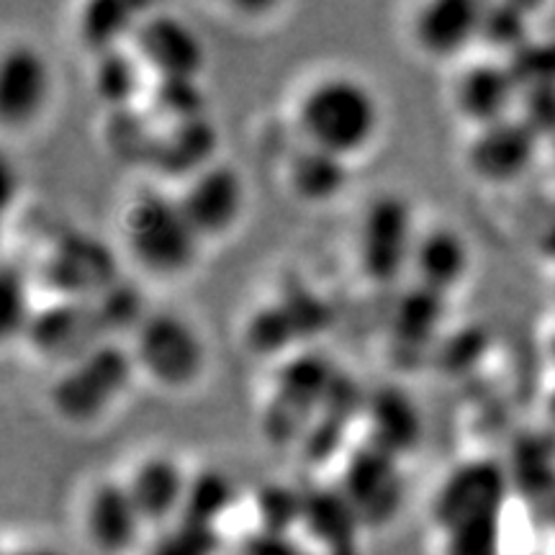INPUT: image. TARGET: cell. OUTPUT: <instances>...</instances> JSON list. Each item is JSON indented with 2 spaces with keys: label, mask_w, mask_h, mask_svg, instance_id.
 <instances>
[{
  "label": "cell",
  "mask_w": 555,
  "mask_h": 555,
  "mask_svg": "<svg viewBox=\"0 0 555 555\" xmlns=\"http://www.w3.org/2000/svg\"><path fill=\"white\" fill-rule=\"evenodd\" d=\"M470 268H474V249L461 229L453 224L420 227L412 268H409L414 286L450 298L466 283Z\"/></svg>",
  "instance_id": "19"
},
{
  "label": "cell",
  "mask_w": 555,
  "mask_h": 555,
  "mask_svg": "<svg viewBox=\"0 0 555 555\" xmlns=\"http://www.w3.org/2000/svg\"><path fill=\"white\" fill-rule=\"evenodd\" d=\"M144 5L127 0H88L80 3L73 18L75 41L88 60L129 47L134 39Z\"/></svg>",
  "instance_id": "23"
},
{
  "label": "cell",
  "mask_w": 555,
  "mask_h": 555,
  "mask_svg": "<svg viewBox=\"0 0 555 555\" xmlns=\"http://www.w3.org/2000/svg\"><path fill=\"white\" fill-rule=\"evenodd\" d=\"M543 159V142L517 116L470 129L463 147V168L491 189H506L530 176Z\"/></svg>",
  "instance_id": "8"
},
{
  "label": "cell",
  "mask_w": 555,
  "mask_h": 555,
  "mask_svg": "<svg viewBox=\"0 0 555 555\" xmlns=\"http://www.w3.org/2000/svg\"><path fill=\"white\" fill-rule=\"evenodd\" d=\"M204 242L193 232L176 191H137L121 211V255L152 281H180L196 268Z\"/></svg>",
  "instance_id": "2"
},
{
  "label": "cell",
  "mask_w": 555,
  "mask_h": 555,
  "mask_svg": "<svg viewBox=\"0 0 555 555\" xmlns=\"http://www.w3.org/2000/svg\"><path fill=\"white\" fill-rule=\"evenodd\" d=\"M504 515L476 517L442 532V555H504Z\"/></svg>",
  "instance_id": "31"
},
{
  "label": "cell",
  "mask_w": 555,
  "mask_h": 555,
  "mask_svg": "<svg viewBox=\"0 0 555 555\" xmlns=\"http://www.w3.org/2000/svg\"><path fill=\"white\" fill-rule=\"evenodd\" d=\"M34 281L62 301H95L121 281L119 253L95 234L67 229L44 247Z\"/></svg>",
  "instance_id": "5"
},
{
  "label": "cell",
  "mask_w": 555,
  "mask_h": 555,
  "mask_svg": "<svg viewBox=\"0 0 555 555\" xmlns=\"http://www.w3.org/2000/svg\"><path fill=\"white\" fill-rule=\"evenodd\" d=\"M509 65L515 67L522 86L525 82H551L555 86V34H538L535 41Z\"/></svg>",
  "instance_id": "33"
},
{
  "label": "cell",
  "mask_w": 555,
  "mask_h": 555,
  "mask_svg": "<svg viewBox=\"0 0 555 555\" xmlns=\"http://www.w3.org/2000/svg\"><path fill=\"white\" fill-rule=\"evenodd\" d=\"M219 142V129L211 116L159 127L147 170L178 189L185 180L198 176L201 170L221 159Z\"/></svg>",
  "instance_id": "20"
},
{
  "label": "cell",
  "mask_w": 555,
  "mask_h": 555,
  "mask_svg": "<svg viewBox=\"0 0 555 555\" xmlns=\"http://www.w3.org/2000/svg\"><path fill=\"white\" fill-rule=\"evenodd\" d=\"M448 298L429 294V291L412 286L404 296L399 298L397 309H393L391 319V335L397 339L404 352H422L440 330L442 317H446Z\"/></svg>",
  "instance_id": "27"
},
{
  "label": "cell",
  "mask_w": 555,
  "mask_h": 555,
  "mask_svg": "<svg viewBox=\"0 0 555 555\" xmlns=\"http://www.w3.org/2000/svg\"><path fill=\"white\" fill-rule=\"evenodd\" d=\"M535 37V11L522 3H483L478 44L486 50V57L517 60Z\"/></svg>",
  "instance_id": "26"
},
{
  "label": "cell",
  "mask_w": 555,
  "mask_h": 555,
  "mask_svg": "<svg viewBox=\"0 0 555 555\" xmlns=\"http://www.w3.org/2000/svg\"><path fill=\"white\" fill-rule=\"evenodd\" d=\"M335 486L360 527H384L393 522L404 502L401 461L367 442L347 453L343 474Z\"/></svg>",
  "instance_id": "11"
},
{
  "label": "cell",
  "mask_w": 555,
  "mask_h": 555,
  "mask_svg": "<svg viewBox=\"0 0 555 555\" xmlns=\"http://www.w3.org/2000/svg\"><path fill=\"white\" fill-rule=\"evenodd\" d=\"M363 425L367 446L384 450L397 461L412 455L422 440L420 406L397 386H380L363 401Z\"/></svg>",
  "instance_id": "21"
},
{
  "label": "cell",
  "mask_w": 555,
  "mask_h": 555,
  "mask_svg": "<svg viewBox=\"0 0 555 555\" xmlns=\"http://www.w3.org/2000/svg\"><path fill=\"white\" fill-rule=\"evenodd\" d=\"M157 124L144 106L103 111L101 147L121 168H150L157 142Z\"/></svg>",
  "instance_id": "25"
},
{
  "label": "cell",
  "mask_w": 555,
  "mask_h": 555,
  "mask_svg": "<svg viewBox=\"0 0 555 555\" xmlns=\"http://www.w3.org/2000/svg\"><path fill=\"white\" fill-rule=\"evenodd\" d=\"M416 234L414 211L399 193H378L360 214L356 232V262L360 275L386 288L409 275Z\"/></svg>",
  "instance_id": "6"
},
{
  "label": "cell",
  "mask_w": 555,
  "mask_h": 555,
  "mask_svg": "<svg viewBox=\"0 0 555 555\" xmlns=\"http://www.w3.org/2000/svg\"><path fill=\"white\" fill-rule=\"evenodd\" d=\"M517 119L535 131L540 142L555 137V86L551 82H525L519 90Z\"/></svg>",
  "instance_id": "32"
},
{
  "label": "cell",
  "mask_w": 555,
  "mask_h": 555,
  "mask_svg": "<svg viewBox=\"0 0 555 555\" xmlns=\"http://www.w3.org/2000/svg\"><path fill=\"white\" fill-rule=\"evenodd\" d=\"M543 159H551V165H553V170H555V137H551L543 144Z\"/></svg>",
  "instance_id": "39"
},
{
  "label": "cell",
  "mask_w": 555,
  "mask_h": 555,
  "mask_svg": "<svg viewBox=\"0 0 555 555\" xmlns=\"http://www.w3.org/2000/svg\"><path fill=\"white\" fill-rule=\"evenodd\" d=\"M142 106L157 127H170L208 116V95L201 80L152 78Z\"/></svg>",
  "instance_id": "28"
},
{
  "label": "cell",
  "mask_w": 555,
  "mask_h": 555,
  "mask_svg": "<svg viewBox=\"0 0 555 555\" xmlns=\"http://www.w3.org/2000/svg\"><path fill=\"white\" fill-rule=\"evenodd\" d=\"M176 196L204 245L227 240L247 214L245 176L237 165L227 159H217L198 176L178 185Z\"/></svg>",
  "instance_id": "9"
},
{
  "label": "cell",
  "mask_w": 555,
  "mask_h": 555,
  "mask_svg": "<svg viewBox=\"0 0 555 555\" xmlns=\"http://www.w3.org/2000/svg\"><path fill=\"white\" fill-rule=\"evenodd\" d=\"M384 111L376 90L350 73H324L298 90L294 127L298 142L352 163L373 147Z\"/></svg>",
  "instance_id": "1"
},
{
  "label": "cell",
  "mask_w": 555,
  "mask_h": 555,
  "mask_svg": "<svg viewBox=\"0 0 555 555\" xmlns=\"http://www.w3.org/2000/svg\"><path fill=\"white\" fill-rule=\"evenodd\" d=\"M545 515H547V522H551V527L555 530V499L545 506Z\"/></svg>",
  "instance_id": "40"
},
{
  "label": "cell",
  "mask_w": 555,
  "mask_h": 555,
  "mask_svg": "<svg viewBox=\"0 0 555 555\" xmlns=\"http://www.w3.org/2000/svg\"><path fill=\"white\" fill-rule=\"evenodd\" d=\"M150 82V69L131 44L88 60V88L103 111L142 106Z\"/></svg>",
  "instance_id": "24"
},
{
  "label": "cell",
  "mask_w": 555,
  "mask_h": 555,
  "mask_svg": "<svg viewBox=\"0 0 555 555\" xmlns=\"http://www.w3.org/2000/svg\"><path fill=\"white\" fill-rule=\"evenodd\" d=\"M483 3L478 0H427L409 18V39L422 57L455 62L481 37Z\"/></svg>",
  "instance_id": "17"
},
{
  "label": "cell",
  "mask_w": 555,
  "mask_h": 555,
  "mask_svg": "<svg viewBox=\"0 0 555 555\" xmlns=\"http://www.w3.org/2000/svg\"><path fill=\"white\" fill-rule=\"evenodd\" d=\"M545 358H547V363H551L553 373H555V324H553V330L547 332V339H545Z\"/></svg>",
  "instance_id": "38"
},
{
  "label": "cell",
  "mask_w": 555,
  "mask_h": 555,
  "mask_svg": "<svg viewBox=\"0 0 555 555\" xmlns=\"http://www.w3.org/2000/svg\"><path fill=\"white\" fill-rule=\"evenodd\" d=\"M522 82L515 67L496 57H481L457 69L453 82V108L470 129L512 119Z\"/></svg>",
  "instance_id": "16"
},
{
  "label": "cell",
  "mask_w": 555,
  "mask_h": 555,
  "mask_svg": "<svg viewBox=\"0 0 555 555\" xmlns=\"http://www.w3.org/2000/svg\"><path fill=\"white\" fill-rule=\"evenodd\" d=\"M350 163L311 144L298 142L283 165L286 191L304 206H327L350 185Z\"/></svg>",
  "instance_id": "22"
},
{
  "label": "cell",
  "mask_w": 555,
  "mask_h": 555,
  "mask_svg": "<svg viewBox=\"0 0 555 555\" xmlns=\"http://www.w3.org/2000/svg\"><path fill=\"white\" fill-rule=\"evenodd\" d=\"M82 532L95 553L129 555L150 530L124 478H99L82 499Z\"/></svg>",
  "instance_id": "15"
},
{
  "label": "cell",
  "mask_w": 555,
  "mask_h": 555,
  "mask_svg": "<svg viewBox=\"0 0 555 555\" xmlns=\"http://www.w3.org/2000/svg\"><path fill=\"white\" fill-rule=\"evenodd\" d=\"M121 478L147 527L180 522L189 499L191 474L180 466L176 455L147 453L137 457Z\"/></svg>",
  "instance_id": "18"
},
{
  "label": "cell",
  "mask_w": 555,
  "mask_h": 555,
  "mask_svg": "<svg viewBox=\"0 0 555 555\" xmlns=\"http://www.w3.org/2000/svg\"><path fill=\"white\" fill-rule=\"evenodd\" d=\"M509 494L512 483L506 468L499 466L496 461L476 457V461L450 470L437 489L429 515H433L437 530L446 532L450 527L468 522V519L504 515Z\"/></svg>",
  "instance_id": "14"
},
{
  "label": "cell",
  "mask_w": 555,
  "mask_h": 555,
  "mask_svg": "<svg viewBox=\"0 0 555 555\" xmlns=\"http://www.w3.org/2000/svg\"><path fill=\"white\" fill-rule=\"evenodd\" d=\"M34 275L16 262L5 260L3 273H0V327H3L5 339H24L29 330L37 304H34Z\"/></svg>",
  "instance_id": "29"
},
{
  "label": "cell",
  "mask_w": 555,
  "mask_h": 555,
  "mask_svg": "<svg viewBox=\"0 0 555 555\" xmlns=\"http://www.w3.org/2000/svg\"><path fill=\"white\" fill-rule=\"evenodd\" d=\"M5 555H65L52 545H18L16 551H9Z\"/></svg>",
  "instance_id": "36"
},
{
  "label": "cell",
  "mask_w": 555,
  "mask_h": 555,
  "mask_svg": "<svg viewBox=\"0 0 555 555\" xmlns=\"http://www.w3.org/2000/svg\"><path fill=\"white\" fill-rule=\"evenodd\" d=\"M538 249H540V255H543L545 260L555 262V214H553L551 219H547V224L543 227V232H540Z\"/></svg>",
  "instance_id": "35"
},
{
  "label": "cell",
  "mask_w": 555,
  "mask_h": 555,
  "mask_svg": "<svg viewBox=\"0 0 555 555\" xmlns=\"http://www.w3.org/2000/svg\"><path fill=\"white\" fill-rule=\"evenodd\" d=\"M134 378L137 365L129 345L106 343L78 363L60 367L47 401L54 416L67 427L88 429L101 425L121 404Z\"/></svg>",
  "instance_id": "3"
},
{
  "label": "cell",
  "mask_w": 555,
  "mask_h": 555,
  "mask_svg": "<svg viewBox=\"0 0 555 555\" xmlns=\"http://www.w3.org/2000/svg\"><path fill=\"white\" fill-rule=\"evenodd\" d=\"M176 525V530L168 532V538L159 543L155 555H211L217 530L183 522V519Z\"/></svg>",
  "instance_id": "34"
},
{
  "label": "cell",
  "mask_w": 555,
  "mask_h": 555,
  "mask_svg": "<svg viewBox=\"0 0 555 555\" xmlns=\"http://www.w3.org/2000/svg\"><path fill=\"white\" fill-rule=\"evenodd\" d=\"M137 376L168 393H185L201 384L208 347L196 324L178 311H150L129 337Z\"/></svg>",
  "instance_id": "4"
},
{
  "label": "cell",
  "mask_w": 555,
  "mask_h": 555,
  "mask_svg": "<svg viewBox=\"0 0 555 555\" xmlns=\"http://www.w3.org/2000/svg\"><path fill=\"white\" fill-rule=\"evenodd\" d=\"M237 491H234L232 478L221 470H201V474H191L189 483V499H185L183 522L208 527L217 530V519L224 512L232 509Z\"/></svg>",
  "instance_id": "30"
},
{
  "label": "cell",
  "mask_w": 555,
  "mask_h": 555,
  "mask_svg": "<svg viewBox=\"0 0 555 555\" xmlns=\"http://www.w3.org/2000/svg\"><path fill=\"white\" fill-rule=\"evenodd\" d=\"M54 75L47 54L26 39L9 41L0 52V124L5 131L37 127L52 103Z\"/></svg>",
  "instance_id": "12"
},
{
  "label": "cell",
  "mask_w": 555,
  "mask_h": 555,
  "mask_svg": "<svg viewBox=\"0 0 555 555\" xmlns=\"http://www.w3.org/2000/svg\"><path fill=\"white\" fill-rule=\"evenodd\" d=\"M131 50L139 54L152 78L201 80L208 65L206 41L196 26L176 11L144 5Z\"/></svg>",
  "instance_id": "10"
},
{
  "label": "cell",
  "mask_w": 555,
  "mask_h": 555,
  "mask_svg": "<svg viewBox=\"0 0 555 555\" xmlns=\"http://www.w3.org/2000/svg\"><path fill=\"white\" fill-rule=\"evenodd\" d=\"M24 339L41 360L57 365V371L78 363L95 347L114 343L93 301H62V298H52L50 304L37 309Z\"/></svg>",
  "instance_id": "13"
},
{
  "label": "cell",
  "mask_w": 555,
  "mask_h": 555,
  "mask_svg": "<svg viewBox=\"0 0 555 555\" xmlns=\"http://www.w3.org/2000/svg\"><path fill=\"white\" fill-rule=\"evenodd\" d=\"M543 412H545V422H547V429L555 435V384L547 388L545 399H543Z\"/></svg>",
  "instance_id": "37"
},
{
  "label": "cell",
  "mask_w": 555,
  "mask_h": 555,
  "mask_svg": "<svg viewBox=\"0 0 555 555\" xmlns=\"http://www.w3.org/2000/svg\"><path fill=\"white\" fill-rule=\"evenodd\" d=\"M337 371L319 356H294L278 371L270 401L262 409V429L275 446H301L322 412Z\"/></svg>",
  "instance_id": "7"
}]
</instances>
